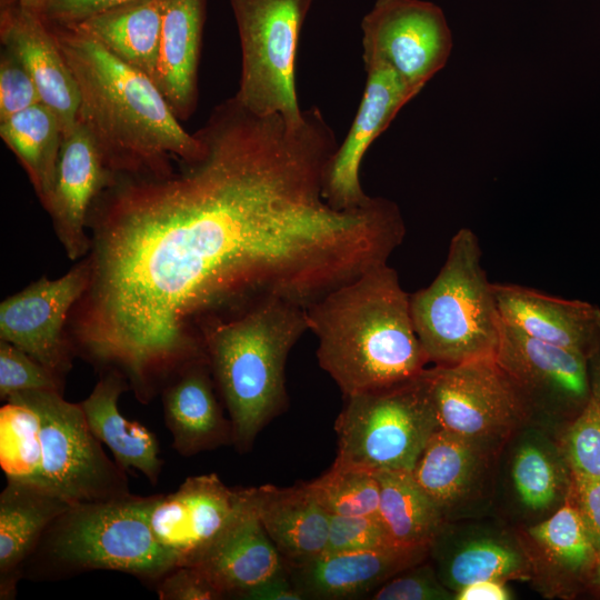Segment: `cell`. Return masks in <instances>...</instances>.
Here are the masks:
<instances>
[{
  "label": "cell",
  "mask_w": 600,
  "mask_h": 600,
  "mask_svg": "<svg viewBox=\"0 0 600 600\" xmlns=\"http://www.w3.org/2000/svg\"><path fill=\"white\" fill-rule=\"evenodd\" d=\"M198 330L232 423L233 444L246 452L288 404L284 368L308 330L306 309L270 299L237 316L206 319Z\"/></svg>",
  "instance_id": "obj_4"
},
{
  "label": "cell",
  "mask_w": 600,
  "mask_h": 600,
  "mask_svg": "<svg viewBox=\"0 0 600 600\" xmlns=\"http://www.w3.org/2000/svg\"><path fill=\"white\" fill-rule=\"evenodd\" d=\"M454 594L434 574L428 564L410 567L374 591L373 600H447Z\"/></svg>",
  "instance_id": "obj_38"
},
{
  "label": "cell",
  "mask_w": 600,
  "mask_h": 600,
  "mask_svg": "<svg viewBox=\"0 0 600 600\" xmlns=\"http://www.w3.org/2000/svg\"><path fill=\"white\" fill-rule=\"evenodd\" d=\"M161 26V0H129L67 27L91 37L113 56L153 80Z\"/></svg>",
  "instance_id": "obj_26"
},
{
  "label": "cell",
  "mask_w": 600,
  "mask_h": 600,
  "mask_svg": "<svg viewBox=\"0 0 600 600\" xmlns=\"http://www.w3.org/2000/svg\"><path fill=\"white\" fill-rule=\"evenodd\" d=\"M516 492L527 508L539 511L549 508L560 492V476L556 463L539 446H521L511 470Z\"/></svg>",
  "instance_id": "obj_35"
},
{
  "label": "cell",
  "mask_w": 600,
  "mask_h": 600,
  "mask_svg": "<svg viewBox=\"0 0 600 600\" xmlns=\"http://www.w3.org/2000/svg\"><path fill=\"white\" fill-rule=\"evenodd\" d=\"M482 441L438 428L423 448L411 472L442 512L474 484L482 466Z\"/></svg>",
  "instance_id": "obj_27"
},
{
  "label": "cell",
  "mask_w": 600,
  "mask_h": 600,
  "mask_svg": "<svg viewBox=\"0 0 600 600\" xmlns=\"http://www.w3.org/2000/svg\"><path fill=\"white\" fill-rule=\"evenodd\" d=\"M222 596L246 591L287 570L250 500L238 518L191 564Z\"/></svg>",
  "instance_id": "obj_20"
},
{
  "label": "cell",
  "mask_w": 600,
  "mask_h": 600,
  "mask_svg": "<svg viewBox=\"0 0 600 600\" xmlns=\"http://www.w3.org/2000/svg\"><path fill=\"white\" fill-rule=\"evenodd\" d=\"M251 504L286 564L320 557L326 549L330 513L300 483L250 488Z\"/></svg>",
  "instance_id": "obj_23"
},
{
  "label": "cell",
  "mask_w": 600,
  "mask_h": 600,
  "mask_svg": "<svg viewBox=\"0 0 600 600\" xmlns=\"http://www.w3.org/2000/svg\"><path fill=\"white\" fill-rule=\"evenodd\" d=\"M156 591L161 600L223 599L193 566H176L156 583Z\"/></svg>",
  "instance_id": "obj_40"
},
{
  "label": "cell",
  "mask_w": 600,
  "mask_h": 600,
  "mask_svg": "<svg viewBox=\"0 0 600 600\" xmlns=\"http://www.w3.org/2000/svg\"><path fill=\"white\" fill-rule=\"evenodd\" d=\"M441 570L443 584L458 591L478 581H503L518 577L526 570V561L511 544L493 538H480L441 557Z\"/></svg>",
  "instance_id": "obj_31"
},
{
  "label": "cell",
  "mask_w": 600,
  "mask_h": 600,
  "mask_svg": "<svg viewBox=\"0 0 600 600\" xmlns=\"http://www.w3.org/2000/svg\"><path fill=\"white\" fill-rule=\"evenodd\" d=\"M248 504L249 488H230L209 473L187 478L174 492L144 497V517L177 566H191Z\"/></svg>",
  "instance_id": "obj_13"
},
{
  "label": "cell",
  "mask_w": 600,
  "mask_h": 600,
  "mask_svg": "<svg viewBox=\"0 0 600 600\" xmlns=\"http://www.w3.org/2000/svg\"><path fill=\"white\" fill-rule=\"evenodd\" d=\"M40 418L41 486L70 504L126 499V471L103 451L79 403L61 392L32 390L14 393ZM9 397V398H10Z\"/></svg>",
  "instance_id": "obj_9"
},
{
  "label": "cell",
  "mask_w": 600,
  "mask_h": 600,
  "mask_svg": "<svg viewBox=\"0 0 600 600\" xmlns=\"http://www.w3.org/2000/svg\"><path fill=\"white\" fill-rule=\"evenodd\" d=\"M241 46V77L233 98L258 116L303 119L294 67L302 24L313 0H229Z\"/></svg>",
  "instance_id": "obj_8"
},
{
  "label": "cell",
  "mask_w": 600,
  "mask_h": 600,
  "mask_svg": "<svg viewBox=\"0 0 600 600\" xmlns=\"http://www.w3.org/2000/svg\"><path fill=\"white\" fill-rule=\"evenodd\" d=\"M130 389L127 378L116 369H107L91 393L79 404L93 434L112 452L126 471H140L157 484L163 461L157 436L138 421L126 419L119 411V397Z\"/></svg>",
  "instance_id": "obj_25"
},
{
  "label": "cell",
  "mask_w": 600,
  "mask_h": 600,
  "mask_svg": "<svg viewBox=\"0 0 600 600\" xmlns=\"http://www.w3.org/2000/svg\"><path fill=\"white\" fill-rule=\"evenodd\" d=\"M500 319L547 343L591 357L600 347V308L514 283H493Z\"/></svg>",
  "instance_id": "obj_18"
},
{
  "label": "cell",
  "mask_w": 600,
  "mask_h": 600,
  "mask_svg": "<svg viewBox=\"0 0 600 600\" xmlns=\"http://www.w3.org/2000/svg\"><path fill=\"white\" fill-rule=\"evenodd\" d=\"M40 418L28 403L10 397L0 409V466L7 481L41 487Z\"/></svg>",
  "instance_id": "obj_30"
},
{
  "label": "cell",
  "mask_w": 600,
  "mask_h": 600,
  "mask_svg": "<svg viewBox=\"0 0 600 600\" xmlns=\"http://www.w3.org/2000/svg\"><path fill=\"white\" fill-rule=\"evenodd\" d=\"M48 26L78 87L77 123L112 174L166 176L174 161L199 156L200 138L184 130L151 78L79 30Z\"/></svg>",
  "instance_id": "obj_2"
},
{
  "label": "cell",
  "mask_w": 600,
  "mask_h": 600,
  "mask_svg": "<svg viewBox=\"0 0 600 600\" xmlns=\"http://www.w3.org/2000/svg\"><path fill=\"white\" fill-rule=\"evenodd\" d=\"M304 483L330 514L378 516L380 484L374 471L333 461L323 474Z\"/></svg>",
  "instance_id": "obj_32"
},
{
  "label": "cell",
  "mask_w": 600,
  "mask_h": 600,
  "mask_svg": "<svg viewBox=\"0 0 600 600\" xmlns=\"http://www.w3.org/2000/svg\"><path fill=\"white\" fill-rule=\"evenodd\" d=\"M129 0H48L42 18L52 24L74 26Z\"/></svg>",
  "instance_id": "obj_41"
},
{
  "label": "cell",
  "mask_w": 600,
  "mask_h": 600,
  "mask_svg": "<svg viewBox=\"0 0 600 600\" xmlns=\"http://www.w3.org/2000/svg\"><path fill=\"white\" fill-rule=\"evenodd\" d=\"M23 8L42 14L48 0H17Z\"/></svg>",
  "instance_id": "obj_45"
},
{
  "label": "cell",
  "mask_w": 600,
  "mask_h": 600,
  "mask_svg": "<svg viewBox=\"0 0 600 600\" xmlns=\"http://www.w3.org/2000/svg\"><path fill=\"white\" fill-rule=\"evenodd\" d=\"M590 392L566 436L572 474L600 478V347L589 358Z\"/></svg>",
  "instance_id": "obj_34"
},
{
  "label": "cell",
  "mask_w": 600,
  "mask_h": 600,
  "mask_svg": "<svg viewBox=\"0 0 600 600\" xmlns=\"http://www.w3.org/2000/svg\"><path fill=\"white\" fill-rule=\"evenodd\" d=\"M534 538L566 570L582 574L599 563L577 503L567 502L546 521L530 529Z\"/></svg>",
  "instance_id": "obj_33"
},
{
  "label": "cell",
  "mask_w": 600,
  "mask_h": 600,
  "mask_svg": "<svg viewBox=\"0 0 600 600\" xmlns=\"http://www.w3.org/2000/svg\"><path fill=\"white\" fill-rule=\"evenodd\" d=\"M494 359L530 409L579 412L589 397V357L534 339L501 319Z\"/></svg>",
  "instance_id": "obj_14"
},
{
  "label": "cell",
  "mask_w": 600,
  "mask_h": 600,
  "mask_svg": "<svg viewBox=\"0 0 600 600\" xmlns=\"http://www.w3.org/2000/svg\"><path fill=\"white\" fill-rule=\"evenodd\" d=\"M361 30L364 68L387 66L419 90L444 68L453 47L442 9L426 0H377Z\"/></svg>",
  "instance_id": "obj_10"
},
{
  "label": "cell",
  "mask_w": 600,
  "mask_h": 600,
  "mask_svg": "<svg viewBox=\"0 0 600 600\" xmlns=\"http://www.w3.org/2000/svg\"><path fill=\"white\" fill-rule=\"evenodd\" d=\"M63 380L18 347L0 340V399L32 390L62 393Z\"/></svg>",
  "instance_id": "obj_36"
},
{
  "label": "cell",
  "mask_w": 600,
  "mask_h": 600,
  "mask_svg": "<svg viewBox=\"0 0 600 600\" xmlns=\"http://www.w3.org/2000/svg\"><path fill=\"white\" fill-rule=\"evenodd\" d=\"M572 477L576 503L600 561V478Z\"/></svg>",
  "instance_id": "obj_42"
},
{
  "label": "cell",
  "mask_w": 600,
  "mask_h": 600,
  "mask_svg": "<svg viewBox=\"0 0 600 600\" xmlns=\"http://www.w3.org/2000/svg\"><path fill=\"white\" fill-rule=\"evenodd\" d=\"M162 26L154 83L179 120L198 100V67L206 0H161Z\"/></svg>",
  "instance_id": "obj_22"
},
{
  "label": "cell",
  "mask_w": 600,
  "mask_h": 600,
  "mask_svg": "<svg viewBox=\"0 0 600 600\" xmlns=\"http://www.w3.org/2000/svg\"><path fill=\"white\" fill-rule=\"evenodd\" d=\"M240 599L248 600H302L303 597L290 580L287 570L246 591Z\"/></svg>",
  "instance_id": "obj_43"
},
{
  "label": "cell",
  "mask_w": 600,
  "mask_h": 600,
  "mask_svg": "<svg viewBox=\"0 0 600 600\" xmlns=\"http://www.w3.org/2000/svg\"><path fill=\"white\" fill-rule=\"evenodd\" d=\"M216 389L208 360L186 366L162 388L164 422L179 454L233 444L232 423L223 416Z\"/></svg>",
  "instance_id": "obj_21"
},
{
  "label": "cell",
  "mask_w": 600,
  "mask_h": 600,
  "mask_svg": "<svg viewBox=\"0 0 600 600\" xmlns=\"http://www.w3.org/2000/svg\"><path fill=\"white\" fill-rule=\"evenodd\" d=\"M0 136L26 170L46 209L52 194L63 142L59 119L40 102L0 121Z\"/></svg>",
  "instance_id": "obj_28"
},
{
  "label": "cell",
  "mask_w": 600,
  "mask_h": 600,
  "mask_svg": "<svg viewBox=\"0 0 600 600\" xmlns=\"http://www.w3.org/2000/svg\"><path fill=\"white\" fill-rule=\"evenodd\" d=\"M70 506L30 483L7 481L0 494V599L12 600L23 567L49 524Z\"/></svg>",
  "instance_id": "obj_24"
},
{
  "label": "cell",
  "mask_w": 600,
  "mask_h": 600,
  "mask_svg": "<svg viewBox=\"0 0 600 600\" xmlns=\"http://www.w3.org/2000/svg\"><path fill=\"white\" fill-rule=\"evenodd\" d=\"M394 546L378 516L330 514L322 554L362 552Z\"/></svg>",
  "instance_id": "obj_37"
},
{
  "label": "cell",
  "mask_w": 600,
  "mask_h": 600,
  "mask_svg": "<svg viewBox=\"0 0 600 600\" xmlns=\"http://www.w3.org/2000/svg\"><path fill=\"white\" fill-rule=\"evenodd\" d=\"M378 517L394 546L430 547L441 532L443 512L411 471H378Z\"/></svg>",
  "instance_id": "obj_29"
},
{
  "label": "cell",
  "mask_w": 600,
  "mask_h": 600,
  "mask_svg": "<svg viewBox=\"0 0 600 600\" xmlns=\"http://www.w3.org/2000/svg\"><path fill=\"white\" fill-rule=\"evenodd\" d=\"M423 371L393 386L344 397L334 423L336 462L374 472L413 470L440 428Z\"/></svg>",
  "instance_id": "obj_7"
},
{
  "label": "cell",
  "mask_w": 600,
  "mask_h": 600,
  "mask_svg": "<svg viewBox=\"0 0 600 600\" xmlns=\"http://www.w3.org/2000/svg\"><path fill=\"white\" fill-rule=\"evenodd\" d=\"M364 91L350 130L333 153L324 176L323 197L338 209L364 206L371 199L360 182L362 159L372 142L421 90L383 64L366 67Z\"/></svg>",
  "instance_id": "obj_15"
},
{
  "label": "cell",
  "mask_w": 600,
  "mask_h": 600,
  "mask_svg": "<svg viewBox=\"0 0 600 600\" xmlns=\"http://www.w3.org/2000/svg\"><path fill=\"white\" fill-rule=\"evenodd\" d=\"M481 260L479 238L471 229L460 228L437 277L410 294L416 333L436 366L496 356L500 316Z\"/></svg>",
  "instance_id": "obj_6"
},
{
  "label": "cell",
  "mask_w": 600,
  "mask_h": 600,
  "mask_svg": "<svg viewBox=\"0 0 600 600\" xmlns=\"http://www.w3.org/2000/svg\"><path fill=\"white\" fill-rule=\"evenodd\" d=\"M113 174L88 131L79 123L63 138L52 194L46 210L69 259L84 258L91 246V208Z\"/></svg>",
  "instance_id": "obj_16"
},
{
  "label": "cell",
  "mask_w": 600,
  "mask_h": 600,
  "mask_svg": "<svg viewBox=\"0 0 600 600\" xmlns=\"http://www.w3.org/2000/svg\"><path fill=\"white\" fill-rule=\"evenodd\" d=\"M598 580H599V583H600V561L598 563Z\"/></svg>",
  "instance_id": "obj_46"
},
{
  "label": "cell",
  "mask_w": 600,
  "mask_h": 600,
  "mask_svg": "<svg viewBox=\"0 0 600 600\" xmlns=\"http://www.w3.org/2000/svg\"><path fill=\"white\" fill-rule=\"evenodd\" d=\"M90 276L86 256L62 277H42L2 300L0 340L23 350L63 380L74 352L64 326L87 290Z\"/></svg>",
  "instance_id": "obj_12"
},
{
  "label": "cell",
  "mask_w": 600,
  "mask_h": 600,
  "mask_svg": "<svg viewBox=\"0 0 600 600\" xmlns=\"http://www.w3.org/2000/svg\"><path fill=\"white\" fill-rule=\"evenodd\" d=\"M177 566L154 539L144 497L79 503L58 516L23 567V578L53 580L111 570L156 583Z\"/></svg>",
  "instance_id": "obj_5"
},
{
  "label": "cell",
  "mask_w": 600,
  "mask_h": 600,
  "mask_svg": "<svg viewBox=\"0 0 600 600\" xmlns=\"http://www.w3.org/2000/svg\"><path fill=\"white\" fill-rule=\"evenodd\" d=\"M196 133L198 157L166 176L114 174L89 214L91 276L69 338L142 403L208 360L201 321L270 299L308 308L342 254L321 171L277 123L231 97Z\"/></svg>",
  "instance_id": "obj_1"
},
{
  "label": "cell",
  "mask_w": 600,
  "mask_h": 600,
  "mask_svg": "<svg viewBox=\"0 0 600 600\" xmlns=\"http://www.w3.org/2000/svg\"><path fill=\"white\" fill-rule=\"evenodd\" d=\"M307 312L320 367L343 397L419 376L429 362L416 333L410 294L388 263L330 291Z\"/></svg>",
  "instance_id": "obj_3"
},
{
  "label": "cell",
  "mask_w": 600,
  "mask_h": 600,
  "mask_svg": "<svg viewBox=\"0 0 600 600\" xmlns=\"http://www.w3.org/2000/svg\"><path fill=\"white\" fill-rule=\"evenodd\" d=\"M430 547L391 546L379 550L321 554L300 564H286L303 599H358L379 589L401 571L421 563Z\"/></svg>",
  "instance_id": "obj_19"
},
{
  "label": "cell",
  "mask_w": 600,
  "mask_h": 600,
  "mask_svg": "<svg viewBox=\"0 0 600 600\" xmlns=\"http://www.w3.org/2000/svg\"><path fill=\"white\" fill-rule=\"evenodd\" d=\"M510 592L501 580H483L467 584L456 591L457 600H508Z\"/></svg>",
  "instance_id": "obj_44"
},
{
  "label": "cell",
  "mask_w": 600,
  "mask_h": 600,
  "mask_svg": "<svg viewBox=\"0 0 600 600\" xmlns=\"http://www.w3.org/2000/svg\"><path fill=\"white\" fill-rule=\"evenodd\" d=\"M440 428L486 440L506 434L530 408L493 358L424 369Z\"/></svg>",
  "instance_id": "obj_11"
},
{
  "label": "cell",
  "mask_w": 600,
  "mask_h": 600,
  "mask_svg": "<svg viewBox=\"0 0 600 600\" xmlns=\"http://www.w3.org/2000/svg\"><path fill=\"white\" fill-rule=\"evenodd\" d=\"M40 102L41 97L27 69L3 48L0 59V121Z\"/></svg>",
  "instance_id": "obj_39"
},
{
  "label": "cell",
  "mask_w": 600,
  "mask_h": 600,
  "mask_svg": "<svg viewBox=\"0 0 600 600\" xmlns=\"http://www.w3.org/2000/svg\"><path fill=\"white\" fill-rule=\"evenodd\" d=\"M0 37L31 76L41 102L59 119L63 138L69 136L77 127L80 96L46 20L17 0H2Z\"/></svg>",
  "instance_id": "obj_17"
}]
</instances>
